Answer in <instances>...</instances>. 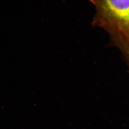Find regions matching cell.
<instances>
[{
	"label": "cell",
	"instance_id": "obj_1",
	"mask_svg": "<svg viewBox=\"0 0 129 129\" xmlns=\"http://www.w3.org/2000/svg\"><path fill=\"white\" fill-rule=\"evenodd\" d=\"M96 14L92 25L108 33L120 51L129 48V0H89Z\"/></svg>",
	"mask_w": 129,
	"mask_h": 129
},
{
	"label": "cell",
	"instance_id": "obj_2",
	"mask_svg": "<svg viewBox=\"0 0 129 129\" xmlns=\"http://www.w3.org/2000/svg\"><path fill=\"white\" fill-rule=\"evenodd\" d=\"M124 57L125 59L129 68V48L125 49L121 52Z\"/></svg>",
	"mask_w": 129,
	"mask_h": 129
}]
</instances>
